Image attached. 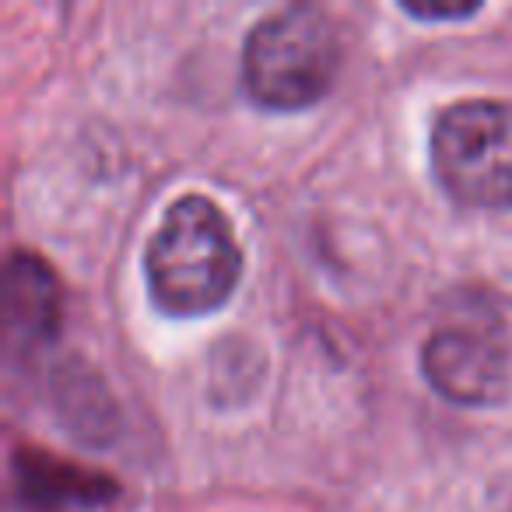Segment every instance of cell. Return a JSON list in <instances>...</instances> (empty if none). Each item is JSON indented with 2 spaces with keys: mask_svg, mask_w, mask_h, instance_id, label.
Instances as JSON below:
<instances>
[{
  "mask_svg": "<svg viewBox=\"0 0 512 512\" xmlns=\"http://www.w3.org/2000/svg\"><path fill=\"white\" fill-rule=\"evenodd\" d=\"M432 176L456 204L512 211V102L463 99L432 123Z\"/></svg>",
  "mask_w": 512,
  "mask_h": 512,
  "instance_id": "3957f363",
  "label": "cell"
},
{
  "mask_svg": "<svg viewBox=\"0 0 512 512\" xmlns=\"http://www.w3.org/2000/svg\"><path fill=\"white\" fill-rule=\"evenodd\" d=\"M477 8H407L418 22H453V18H470Z\"/></svg>",
  "mask_w": 512,
  "mask_h": 512,
  "instance_id": "52a82bcc",
  "label": "cell"
},
{
  "mask_svg": "<svg viewBox=\"0 0 512 512\" xmlns=\"http://www.w3.org/2000/svg\"><path fill=\"white\" fill-rule=\"evenodd\" d=\"M64 320L60 281L46 260L29 249H18L8 264V355L32 358L39 348L53 344Z\"/></svg>",
  "mask_w": 512,
  "mask_h": 512,
  "instance_id": "5b68a950",
  "label": "cell"
},
{
  "mask_svg": "<svg viewBox=\"0 0 512 512\" xmlns=\"http://www.w3.org/2000/svg\"><path fill=\"white\" fill-rule=\"evenodd\" d=\"M421 372L442 400L460 407L502 404L512 390L505 327L488 313H467L432 330L421 348Z\"/></svg>",
  "mask_w": 512,
  "mask_h": 512,
  "instance_id": "277c9868",
  "label": "cell"
},
{
  "mask_svg": "<svg viewBox=\"0 0 512 512\" xmlns=\"http://www.w3.org/2000/svg\"><path fill=\"white\" fill-rule=\"evenodd\" d=\"M242 278V249L218 204L186 193L165 211L144 249L148 295L165 316H211L232 299Z\"/></svg>",
  "mask_w": 512,
  "mask_h": 512,
  "instance_id": "6da1fadb",
  "label": "cell"
},
{
  "mask_svg": "<svg viewBox=\"0 0 512 512\" xmlns=\"http://www.w3.org/2000/svg\"><path fill=\"white\" fill-rule=\"evenodd\" d=\"M341 67L337 29L323 8L292 4L249 29L242 46V88L260 109L299 113L330 92Z\"/></svg>",
  "mask_w": 512,
  "mask_h": 512,
  "instance_id": "7a4b0ae2",
  "label": "cell"
},
{
  "mask_svg": "<svg viewBox=\"0 0 512 512\" xmlns=\"http://www.w3.org/2000/svg\"><path fill=\"white\" fill-rule=\"evenodd\" d=\"M15 491L25 512H60L109 502L116 495V484H109L102 474H88L64 460L36 453V449H22L15 456Z\"/></svg>",
  "mask_w": 512,
  "mask_h": 512,
  "instance_id": "8992f818",
  "label": "cell"
}]
</instances>
